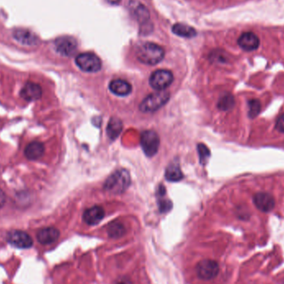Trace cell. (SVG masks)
I'll use <instances>...</instances> for the list:
<instances>
[{"label": "cell", "mask_w": 284, "mask_h": 284, "mask_svg": "<svg viewBox=\"0 0 284 284\" xmlns=\"http://www.w3.org/2000/svg\"><path fill=\"white\" fill-rule=\"evenodd\" d=\"M136 56L141 63L153 66L163 60L164 51L160 45L154 42H143L136 47Z\"/></svg>", "instance_id": "1"}, {"label": "cell", "mask_w": 284, "mask_h": 284, "mask_svg": "<svg viewBox=\"0 0 284 284\" xmlns=\"http://www.w3.org/2000/svg\"><path fill=\"white\" fill-rule=\"evenodd\" d=\"M130 184V174L126 169L117 170L110 175L104 184L105 191L112 194H122Z\"/></svg>", "instance_id": "2"}, {"label": "cell", "mask_w": 284, "mask_h": 284, "mask_svg": "<svg viewBox=\"0 0 284 284\" xmlns=\"http://www.w3.org/2000/svg\"><path fill=\"white\" fill-rule=\"evenodd\" d=\"M169 100V93L165 90L158 91L147 96L140 105V110L143 112H156L166 104Z\"/></svg>", "instance_id": "3"}, {"label": "cell", "mask_w": 284, "mask_h": 284, "mask_svg": "<svg viewBox=\"0 0 284 284\" xmlns=\"http://www.w3.org/2000/svg\"><path fill=\"white\" fill-rule=\"evenodd\" d=\"M75 62L81 71L86 73H97L102 68V61L97 55L91 52L79 54L76 58Z\"/></svg>", "instance_id": "4"}, {"label": "cell", "mask_w": 284, "mask_h": 284, "mask_svg": "<svg viewBox=\"0 0 284 284\" xmlns=\"http://www.w3.org/2000/svg\"><path fill=\"white\" fill-rule=\"evenodd\" d=\"M219 273V263L212 259H203L196 266V274L200 279L209 281L215 279Z\"/></svg>", "instance_id": "5"}, {"label": "cell", "mask_w": 284, "mask_h": 284, "mask_svg": "<svg viewBox=\"0 0 284 284\" xmlns=\"http://www.w3.org/2000/svg\"><path fill=\"white\" fill-rule=\"evenodd\" d=\"M141 145L144 153L149 157H154L159 150L160 137L154 130H146L141 134Z\"/></svg>", "instance_id": "6"}, {"label": "cell", "mask_w": 284, "mask_h": 284, "mask_svg": "<svg viewBox=\"0 0 284 284\" xmlns=\"http://www.w3.org/2000/svg\"><path fill=\"white\" fill-rule=\"evenodd\" d=\"M174 80L173 73L169 70L161 69L152 73L150 78V84L157 91H163L170 86Z\"/></svg>", "instance_id": "7"}, {"label": "cell", "mask_w": 284, "mask_h": 284, "mask_svg": "<svg viewBox=\"0 0 284 284\" xmlns=\"http://www.w3.org/2000/svg\"><path fill=\"white\" fill-rule=\"evenodd\" d=\"M6 240L16 248H29L34 245V241L28 233L21 230H13L7 235Z\"/></svg>", "instance_id": "8"}, {"label": "cell", "mask_w": 284, "mask_h": 284, "mask_svg": "<svg viewBox=\"0 0 284 284\" xmlns=\"http://www.w3.org/2000/svg\"><path fill=\"white\" fill-rule=\"evenodd\" d=\"M55 48L59 54L70 57L77 51L78 42L73 37H60L55 41Z\"/></svg>", "instance_id": "9"}, {"label": "cell", "mask_w": 284, "mask_h": 284, "mask_svg": "<svg viewBox=\"0 0 284 284\" xmlns=\"http://www.w3.org/2000/svg\"><path fill=\"white\" fill-rule=\"evenodd\" d=\"M60 236V232L54 227L43 228L37 233V240L43 245L52 244L56 242Z\"/></svg>", "instance_id": "10"}, {"label": "cell", "mask_w": 284, "mask_h": 284, "mask_svg": "<svg viewBox=\"0 0 284 284\" xmlns=\"http://www.w3.org/2000/svg\"><path fill=\"white\" fill-rule=\"evenodd\" d=\"M42 88L39 84L29 81L20 91V96L28 102H34L42 97Z\"/></svg>", "instance_id": "11"}, {"label": "cell", "mask_w": 284, "mask_h": 284, "mask_svg": "<svg viewBox=\"0 0 284 284\" xmlns=\"http://www.w3.org/2000/svg\"><path fill=\"white\" fill-rule=\"evenodd\" d=\"M259 43H260V41H259L258 37L251 32H247V33L243 34L238 40L239 46L242 49L248 51V52L257 49L259 47Z\"/></svg>", "instance_id": "12"}, {"label": "cell", "mask_w": 284, "mask_h": 284, "mask_svg": "<svg viewBox=\"0 0 284 284\" xmlns=\"http://www.w3.org/2000/svg\"><path fill=\"white\" fill-rule=\"evenodd\" d=\"M13 36L17 42L23 45L34 46V45L38 44L39 42V39L36 36V34H34L28 29H16L13 31Z\"/></svg>", "instance_id": "13"}, {"label": "cell", "mask_w": 284, "mask_h": 284, "mask_svg": "<svg viewBox=\"0 0 284 284\" xmlns=\"http://www.w3.org/2000/svg\"><path fill=\"white\" fill-rule=\"evenodd\" d=\"M253 203L259 210L263 212L271 211L275 205L274 197L268 193L256 194L253 197Z\"/></svg>", "instance_id": "14"}, {"label": "cell", "mask_w": 284, "mask_h": 284, "mask_svg": "<svg viewBox=\"0 0 284 284\" xmlns=\"http://www.w3.org/2000/svg\"><path fill=\"white\" fill-rule=\"evenodd\" d=\"M105 216V211L101 206H93L85 210L83 213V220L88 225H96L102 221Z\"/></svg>", "instance_id": "15"}, {"label": "cell", "mask_w": 284, "mask_h": 284, "mask_svg": "<svg viewBox=\"0 0 284 284\" xmlns=\"http://www.w3.org/2000/svg\"><path fill=\"white\" fill-rule=\"evenodd\" d=\"M110 91L119 97H125L131 92V85L128 81L122 79H116L111 81L109 85Z\"/></svg>", "instance_id": "16"}, {"label": "cell", "mask_w": 284, "mask_h": 284, "mask_svg": "<svg viewBox=\"0 0 284 284\" xmlns=\"http://www.w3.org/2000/svg\"><path fill=\"white\" fill-rule=\"evenodd\" d=\"M44 151L43 144L39 141H33L26 146L24 150V156L27 159L35 161L41 158L44 154Z\"/></svg>", "instance_id": "17"}, {"label": "cell", "mask_w": 284, "mask_h": 284, "mask_svg": "<svg viewBox=\"0 0 284 284\" xmlns=\"http://www.w3.org/2000/svg\"><path fill=\"white\" fill-rule=\"evenodd\" d=\"M165 178L171 182H177L183 179V173L178 162H172L167 167L165 170Z\"/></svg>", "instance_id": "18"}, {"label": "cell", "mask_w": 284, "mask_h": 284, "mask_svg": "<svg viewBox=\"0 0 284 284\" xmlns=\"http://www.w3.org/2000/svg\"><path fill=\"white\" fill-rule=\"evenodd\" d=\"M123 124L118 118H112L107 125V135L112 140L118 138L122 130Z\"/></svg>", "instance_id": "19"}, {"label": "cell", "mask_w": 284, "mask_h": 284, "mask_svg": "<svg viewBox=\"0 0 284 284\" xmlns=\"http://www.w3.org/2000/svg\"><path fill=\"white\" fill-rule=\"evenodd\" d=\"M172 31L178 36L191 39L196 36V30L192 27L184 24H176L173 26Z\"/></svg>", "instance_id": "20"}, {"label": "cell", "mask_w": 284, "mask_h": 284, "mask_svg": "<svg viewBox=\"0 0 284 284\" xmlns=\"http://www.w3.org/2000/svg\"><path fill=\"white\" fill-rule=\"evenodd\" d=\"M126 230L125 226L120 222H112L107 226V234L113 239H119L124 236Z\"/></svg>", "instance_id": "21"}, {"label": "cell", "mask_w": 284, "mask_h": 284, "mask_svg": "<svg viewBox=\"0 0 284 284\" xmlns=\"http://www.w3.org/2000/svg\"><path fill=\"white\" fill-rule=\"evenodd\" d=\"M235 106V98L230 94H225L219 99L218 107L222 111H229Z\"/></svg>", "instance_id": "22"}, {"label": "cell", "mask_w": 284, "mask_h": 284, "mask_svg": "<svg viewBox=\"0 0 284 284\" xmlns=\"http://www.w3.org/2000/svg\"><path fill=\"white\" fill-rule=\"evenodd\" d=\"M261 110V103L258 100H251L248 102V116L253 118L259 114Z\"/></svg>", "instance_id": "23"}, {"label": "cell", "mask_w": 284, "mask_h": 284, "mask_svg": "<svg viewBox=\"0 0 284 284\" xmlns=\"http://www.w3.org/2000/svg\"><path fill=\"white\" fill-rule=\"evenodd\" d=\"M198 151L201 164H204L207 162V160L209 159V157H210L209 149L207 148L203 144H200L198 146Z\"/></svg>", "instance_id": "24"}, {"label": "cell", "mask_w": 284, "mask_h": 284, "mask_svg": "<svg viewBox=\"0 0 284 284\" xmlns=\"http://www.w3.org/2000/svg\"><path fill=\"white\" fill-rule=\"evenodd\" d=\"M135 13L139 20H147L150 18V14L144 5H139L135 8Z\"/></svg>", "instance_id": "25"}, {"label": "cell", "mask_w": 284, "mask_h": 284, "mask_svg": "<svg viewBox=\"0 0 284 284\" xmlns=\"http://www.w3.org/2000/svg\"><path fill=\"white\" fill-rule=\"evenodd\" d=\"M159 205L161 211L164 213V212L169 211V209H171L172 203L169 201L162 200V201H160Z\"/></svg>", "instance_id": "26"}, {"label": "cell", "mask_w": 284, "mask_h": 284, "mask_svg": "<svg viewBox=\"0 0 284 284\" xmlns=\"http://www.w3.org/2000/svg\"><path fill=\"white\" fill-rule=\"evenodd\" d=\"M276 128L279 131H281V132L284 133V114L280 116L279 119L277 120Z\"/></svg>", "instance_id": "27"}, {"label": "cell", "mask_w": 284, "mask_h": 284, "mask_svg": "<svg viewBox=\"0 0 284 284\" xmlns=\"http://www.w3.org/2000/svg\"><path fill=\"white\" fill-rule=\"evenodd\" d=\"M6 203V195L1 189H0V208H2Z\"/></svg>", "instance_id": "28"}, {"label": "cell", "mask_w": 284, "mask_h": 284, "mask_svg": "<svg viewBox=\"0 0 284 284\" xmlns=\"http://www.w3.org/2000/svg\"><path fill=\"white\" fill-rule=\"evenodd\" d=\"M117 284H131V283L128 279H121L120 281L118 282Z\"/></svg>", "instance_id": "29"}, {"label": "cell", "mask_w": 284, "mask_h": 284, "mask_svg": "<svg viewBox=\"0 0 284 284\" xmlns=\"http://www.w3.org/2000/svg\"><path fill=\"white\" fill-rule=\"evenodd\" d=\"M107 1L112 4H118V3H120L121 0H107Z\"/></svg>", "instance_id": "30"}]
</instances>
